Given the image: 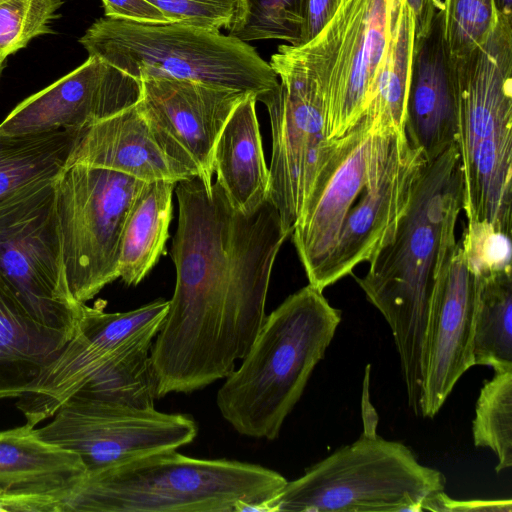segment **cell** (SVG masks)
Segmentation results:
<instances>
[{
    "label": "cell",
    "instance_id": "1",
    "mask_svg": "<svg viewBox=\"0 0 512 512\" xmlns=\"http://www.w3.org/2000/svg\"><path fill=\"white\" fill-rule=\"evenodd\" d=\"M174 191L176 285L150 351L157 398L191 393L235 370L264 322L273 265L290 236L269 198L245 214L216 181L208 189L193 177Z\"/></svg>",
    "mask_w": 512,
    "mask_h": 512
},
{
    "label": "cell",
    "instance_id": "2",
    "mask_svg": "<svg viewBox=\"0 0 512 512\" xmlns=\"http://www.w3.org/2000/svg\"><path fill=\"white\" fill-rule=\"evenodd\" d=\"M425 163L405 130L369 116L333 141L290 235L309 284L323 291L391 241Z\"/></svg>",
    "mask_w": 512,
    "mask_h": 512
},
{
    "label": "cell",
    "instance_id": "3",
    "mask_svg": "<svg viewBox=\"0 0 512 512\" xmlns=\"http://www.w3.org/2000/svg\"><path fill=\"white\" fill-rule=\"evenodd\" d=\"M463 176L456 144L426 161L396 232L356 278L387 321L399 355L409 407L420 415L421 349L439 263L455 246L463 210Z\"/></svg>",
    "mask_w": 512,
    "mask_h": 512
},
{
    "label": "cell",
    "instance_id": "4",
    "mask_svg": "<svg viewBox=\"0 0 512 512\" xmlns=\"http://www.w3.org/2000/svg\"><path fill=\"white\" fill-rule=\"evenodd\" d=\"M340 322L341 311L311 284L288 296L219 388L222 417L242 435L276 439Z\"/></svg>",
    "mask_w": 512,
    "mask_h": 512
},
{
    "label": "cell",
    "instance_id": "5",
    "mask_svg": "<svg viewBox=\"0 0 512 512\" xmlns=\"http://www.w3.org/2000/svg\"><path fill=\"white\" fill-rule=\"evenodd\" d=\"M286 482L260 465L166 450L86 475L63 512L262 511Z\"/></svg>",
    "mask_w": 512,
    "mask_h": 512
},
{
    "label": "cell",
    "instance_id": "6",
    "mask_svg": "<svg viewBox=\"0 0 512 512\" xmlns=\"http://www.w3.org/2000/svg\"><path fill=\"white\" fill-rule=\"evenodd\" d=\"M453 66L463 210L512 235V16Z\"/></svg>",
    "mask_w": 512,
    "mask_h": 512
},
{
    "label": "cell",
    "instance_id": "7",
    "mask_svg": "<svg viewBox=\"0 0 512 512\" xmlns=\"http://www.w3.org/2000/svg\"><path fill=\"white\" fill-rule=\"evenodd\" d=\"M79 42L89 56L139 81L192 80L252 93L256 100L278 85L270 64L251 45L217 30L104 16Z\"/></svg>",
    "mask_w": 512,
    "mask_h": 512
},
{
    "label": "cell",
    "instance_id": "8",
    "mask_svg": "<svg viewBox=\"0 0 512 512\" xmlns=\"http://www.w3.org/2000/svg\"><path fill=\"white\" fill-rule=\"evenodd\" d=\"M446 479L412 450L365 426L352 444L306 469L262 506L277 512H419Z\"/></svg>",
    "mask_w": 512,
    "mask_h": 512
},
{
    "label": "cell",
    "instance_id": "9",
    "mask_svg": "<svg viewBox=\"0 0 512 512\" xmlns=\"http://www.w3.org/2000/svg\"><path fill=\"white\" fill-rule=\"evenodd\" d=\"M55 181L0 203V279L34 320L71 338L85 303L73 298L66 279Z\"/></svg>",
    "mask_w": 512,
    "mask_h": 512
},
{
    "label": "cell",
    "instance_id": "10",
    "mask_svg": "<svg viewBox=\"0 0 512 512\" xmlns=\"http://www.w3.org/2000/svg\"><path fill=\"white\" fill-rule=\"evenodd\" d=\"M391 0H340L323 29L293 45L323 102L329 143L352 130L371 103L389 38Z\"/></svg>",
    "mask_w": 512,
    "mask_h": 512
},
{
    "label": "cell",
    "instance_id": "11",
    "mask_svg": "<svg viewBox=\"0 0 512 512\" xmlns=\"http://www.w3.org/2000/svg\"><path fill=\"white\" fill-rule=\"evenodd\" d=\"M144 181L116 171L72 165L55 181V206L66 279L86 303L118 279L117 262L128 212Z\"/></svg>",
    "mask_w": 512,
    "mask_h": 512
},
{
    "label": "cell",
    "instance_id": "12",
    "mask_svg": "<svg viewBox=\"0 0 512 512\" xmlns=\"http://www.w3.org/2000/svg\"><path fill=\"white\" fill-rule=\"evenodd\" d=\"M269 64L278 85L257 98L271 124L268 198L291 235L333 143L325 135L321 95L294 46L279 45Z\"/></svg>",
    "mask_w": 512,
    "mask_h": 512
},
{
    "label": "cell",
    "instance_id": "13",
    "mask_svg": "<svg viewBox=\"0 0 512 512\" xmlns=\"http://www.w3.org/2000/svg\"><path fill=\"white\" fill-rule=\"evenodd\" d=\"M36 432L75 453L86 475L148 454L191 443L198 427L189 415L163 413L119 402L71 396Z\"/></svg>",
    "mask_w": 512,
    "mask_h": 512
},
{
    "label": "cell",
    "instance_id": "14",
    "mask_svg": "<svg viewBox=\"0 0 512 512\" xmlns=\"http://www.w3.org/2000/svg\"><path fill=\"white\" fill-rule=\"evenodd\" d=\"M169 301L157 299L140 308L107 313L83 306L77 328L59 355L16 402L26 423L36 426L99 373L145 347H152Z\"/></svg>",
    "mask_w": 512,
    "mask_h": 512
},
{
    "label": "cell",
    "instance_id": "15",
    "mask_svg": "<svg viewBox=\"0 0 512 512\" xmlns=\"http://www.w3.org/2000/svg\"><path fill=\"white\" fill-rule=\"evenodd\" d=\"M475 276L460 241L439 263L421 349L420 415L433 418L474 364Z\"/></svg>",
    "mask_w": 512,
    "mask_h": 512
},
{
    "label": "cell",
    "instance_id": "16",
    "mask_svg": "<svg viewBox=\"0 0 512 512\" xmlns=\"http://www.w3.org/2000/svg\"><path fill=\"white\" fill-rule=\"evenodd\" d=\"M141 81L96 56L19 103L0 132L22 135L60 129H87L135 105Z\"/></svg>",
    "mask_w": 512,
    "mask_h": 512
},
{
    "label": "cell",
    "instance_id": "17",
    "mask_svg": "<svg viewBox=\"0 0 512 512\" xmlns=\"http://www.w3.org/2000/svg\"><path fill=\"white\" fill-rule=\"evenodd\" d=\"M247 94L192 80L147 79L141 81L138 105L146 118L196 164L199 178L211 189L216 142Z\"/></svg>",
    "mask_w": 512,
    "mask_h": 512
},
{
    "label": "cell",
    "instance_id": "18",
    "mask_svg": "<svg viewBox=\"0 0 512 512\" xmlns=\"http://www.w3.org/2000/svg\"><path fill=\"white\" fill-rule=\"evenodd\" d=\"M78 164L144 182L200 177L196 164L146 118L138 102L83 132L67 167Z\"/></svg>",
    "mask_w": 512,
    "mask_h": 512
},
{
    "label": "cell",
    "instance_id": "19",
    "mask_svg": "<svg viewBox=\"0 0 512 512\" xmlns=\"http://www.w3.org/2000/svg\"><path fill=\"white\" fill-rule=\"evenodd\" d=\"M86 469L28 423L0 431V512H63Z\"/></svg>",
    "mask_w": 512,
    "mask_h": 512
},
{
    "label": "cell",
    "instance_id": "20",
    "mask_svg": "<svg viewBox=\"0 0 512 512\" xmlns=\"http://www.w3.org/2000/svg\"><path fill=\"white\" fill-rule=\"evenodd\" d=\"M405 134L431 161L456 144L457 96L453 58L439 8L428 33L414 40L406 103Z\"/></svg>",
    "mask_w": 512,
    "mask_h": 512
},
{
    "label": "cell",
    "instance_id": "21",
    "mask_svg": "<svg viewBox=\"0 0 512 512\" xmlns=\"http://www.w3.org/2000/svg\"><path fill=\"white\" fill-rule=\"evenodd\" d=\"M256 96L249 93L223 127L213 152V172L232 205L245 214L255 212L269 197Z\"/></svg>",
    "mask_w": 512,
    "mask_h": 512
},
{
    "label": "cell",
    "instance_id": "22",
    "mask_svg": "<svg viewBox=\"0 0 512 512\" xmlns=\"http://www.w3.org/2000/svg\"><path fill=\"white\" fill-rule=\"evenodd\" d=\"M69 339L34 320L0 279V400L25 394Z\"/></svg>",
    "mask_w": 512,
    "mask_h": 512
},
{
    "label": "cell",
    "instance_id": "23",
    "mask_svg": "<svg viewBox=\"0 0 512 512\" xmlns=\"http://www.w3.org/2000/svg\"><path fill=\"white\" fill-rule=\"evenodd\" d=\"M175 185L145 182L128 212L117 262L118 276L128 286L139 284L166 253Z\"/></svg>",
    "mask_w": 512,
    "mask_h": 512
},
{
    "label": "cell",
    "instance_id": "24",
    "mask_svg": "<svg viewBox=\"0 0 512 512\" xmlns=\"http://www.w3.org/2000/svg\"><path fill=\"white\" fill-rule=\"evenodd\" d=\"M85 130L22 135L0 132V203L25 187L57 179Z\"/></svg>",
    "mask_w": 512,
    "mask_h": 512
},
{
    "label": "cell",
    "instance_id": "25",
    "mask_svg": "<svg viewBox=\"0 0 512 512\" xmlns=\"http://www.w3.org/2000/svg\"><path fill=\"white\" fill-rule=\"evenodd\" d=\"M414 40L412 10L406 0H391L388 45L365 115L383 125L403 130Z\"/></svg>",
    "mask_w": 512,
    "mask_h": 512
},
{
    "label": "cell",
    "instance_id": "26",
    "mask_svg": "<svg viewBox=\"0 0 512 512\" xmlns=\"http://www.w3.org/2000/svg\"><path fill=\"white\" fill-rule=\"evenodd\" d=\"M473 355L475 365L512 370V271L475 276Z\"/></svg>",
    "mask_w": 512,
    "mask_h": 512
},
{
    "label": "cell",
    "instance_id": "27",
    "mask_svg": "<svg viewBox=\"0 0 512 512\" xmlns=\"http://www.w3.org/2000/svg\"><path fill=\"white\" fill-rule=\"evenodd\" d=\"M476 447L493 451L498 458L497 473L512 466V370L494 371L485 381L472 422Z\"/></svg>",
    "mask_w": 512,
    "mask_h": 512
},
{
    "label": "cell",
    "instance_id": "28",
    "mask_svg": "<svg viewBox=\"0 0 512 512\" xmlns=\"http://www.w3.org/2000/svg\"><path fill=\"white\" fill-rule=\"evenodd\" d=\"M245 14L228 34L241 41L283 40L300 45L307 0H243Z\"/></svg>",
    "mask_w": 512,
    "mask_h": 512
},
{
    "label": "cell",
    "instance_id": "29",
    "mask_svg": "<svg viewBox=\"0 0 512 512\" xmlns=\"http://www.w3.org/2000/svg\"><path fill=\"white\" fill-rule=\"evenodd\" d=\"M62 0H3L0 2V64L35 37L52 33Z\"/></svg>",
    "mask_w": 512,
    "mask_h": 512
},
{
    "label": "cell",
    "instance_id": "30",
    "mask_svg": "<svg viewBox=\"0 0 512 512\" xmlns=\"http://www.w3.org/2000/svg\"><path fill=\"white\" fill-rule=\"evenodd\" d=\"M498 20L494 0H445L444 36L451 57H461L482 45Z\"/></svg>",
    "mask_w": 512,
    "mask_h": 512
},
{
    "label": "cell",
    "instance_id": "31",
    "mask_svg": "<svg viewBox=\"0 0 512 512\" xmlns=\"http://www.w3.org/2000/svg\"><path fill=\"white\" fill-rule=\"evenodd\" d=\"M469 270L475 276L512 271L511 235L486 221H468L459 239Z\"/></svg>",
    "mask_w": 512,
    "mask_h": 512
},
{
    "label": "cell",
    "instance_id": "32",
    "mask_svg": "<svg viewBox=\"0 0 512 512\" xmlns=\"http://www.w3.org/2000/svg\"><path fill=\"white\" fill-rule=\"evenodd\" d=\"M170 22L209 30H229L245 14L243 0H146Z\"/></svg>",
    "mask_w": 512,
    "mask_h": 512
},
{
    "label": "cell",
    "instance_id": "33",
    "mask_svg": "<svg viewBox=\"0 0 512 512\" xmlns=\"http://www.w3.org/2000/svg\"><path fill=\"white\" fill-rule=\"evenodd\" d=\"M512 511L511 499L504 500H455L444 491L428 497L421 506V511Z\"/></svg>",
    "mask_w": 512,
    "mask_h": 512
},
{
    "label": "cell",
    "instance_id": "34",
    "mask_svg": "<svg viewBox=\"0 0 512 512\" xmlns=\"http://www.w3.org/2000/svg\"><path fill=\"white\" fill-rule=\"evenodd\" d=\"M105 17L137 22L169 23L156 7L146 0H102Z\"/></svg>",
    "mask_w": 512,
    "mask_h": 512
},
{
    "label": "cell",
    "instance_id": "35",
    "mask_svg": "<svg viewBox=\"0 0 512 512\" xmlns=\"http://www.w3.org/2000/svg\"><path fill=\"white\" fill-rule=\"evenodd\" d=\"M340 0H307L301 44L314 38L334 15Z\"/></svg>",
    "mask_w": 512,
    "mask_h": 512
},
{
    "label": "cell",
    "instance_id": "36",
    "mask_svg": "<svg viewBox=\"0 0 512 512\" xmlns=\"http://www.w3.org/2000/svg\"><path fill=\"white\" fill-rule=\"evenodd\" d=\"M415 21V39L425 36L436 11L443 7L440 0H406Z\"/></svg>",
    "mask_w": 512,
    "mask_h": 512
},
{
    "label": "cell",
    "instance_id": "37",
    "mask_svg": "<svg viewBox=\"0 0 512 512\" xmlns=\"http://www.w3.org/2000/svg\"><path fill=\"white\" fill-rule=\"evenodd\" d=\"M498 15H512V0H494Z\"/></svg>",
    "mask_w": 512,
    "mask_h": 512
},
{
    "label": "cell",
    "instance_id": "38",
    "mask_svg": "<svg viewBox=\"0 0 512 512\" xmlns=\"http://www.w3.org/2000/svg\"><path fill=\"white\" fill-rule=\"evenodd\" d=\"M2 70H3V64H0V76H1Z\"/></svg>",
    "mask_w": 512,
    "mask_h": 512
},
{
    "label": "cell",
    "instance_id": "39",
    "mask_svg": "<svg viewBox=\"0 0 512 512\" xmlns=\"http://www.w3.org/2000/svg\"><path fill=\"white\" fill-rule=\"evenodd\" d=\"M3 0H0V2H2Z\"/></svg>",
    "mask_w": 512,
    "mask_h": 512
}]
</instances>
